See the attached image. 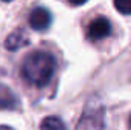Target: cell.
Returning a JSON list of instances; mask_svg holds the SVG:
<instances>
[{
  "mask_svg": "<svg viewBox=\"0 0 131 130\" xmlns=\"http://www.w3.org/2000/svg\"><path fill=\"white\" fill-rule=\"evenodd\" d=\"M17 106V97L14 95V92L0 84V109H14Z\"/></svg>",
  "mask_w": 131,
  "mask_h": 130,
  "instance_id": "obj_6",
  "label": "cell"
},
{
  "mask_svg": "<svg viewBox=\"0 0 131 130\" xmlns=\"http://www.w3.org/2000/svg\"><path fill=\"white\" fill-rule=\"evenodd\" d=\"M40 130H66V124L58 116H46L41 121Z\"/></svg>",
  "mask_w": 131,
  "mask_h": 130,
  "instance_id": "obj_7",
  "label": "cell"
},
{
  "mask_svg": "<svg viewBox=\"0 0 131 130\" xmlns=\"http://www.w3.org/2000/svg\"><path fill=\"white\" fill-rule=\"evenodd\" d=\"M130 127H131V116H130Z\"/></svg>",
  "mask_w": 131,
  "mask_h": 130,
  "instance_id": "obj_10",
  "label": "cell"
},
{
  "mask_svg": "<svg viewBox=\"0 0 131 130\" xmlns=\"http://www.w3.org/2000/svg\"><path fill=\"white\" fill-rule=\"evenodd\" d=\"M111 32V23L107 17H96L87 26V38L92 41H99Z\"/></svg>",
  "mask_w": 131,
  "mask_h": 130,
  "instance_id": "obj_3",
  "label": "cell"
},
{
  "mask_svg": "<svg viewBox=\"0 0 131 130\" xmlns=\"http://www.w3.org/2000/svg\"><path fill=\"white\" fill-rule=\"evenodd\" d=\"M104 107L98 106L95 107L93 104H89L79 118L76 129L75 130H102L104 129Z\"/></svg>",
  "mask_w": 131,
  "mask_h": 130,
  "instance_id": "obj_2",
  "label": "cell"
},
{
  "mask_svg": "<svg viewBox=\"0 0 131 130\" xmlns=\"http://www.w3.org/2000/svg\"><path fill=\"white\" fill-rule=\"evenodd\" d=\"M55 66L57 63L52 54L44 52V51H35L26 57L25 63L21 66V72H23V77L31 84L41 87V86H46L52 80Z\"/></svg>",
  "mask_w": 131,
  "mask_h": 130,
  "instance_id": "obj_1",
  "label": "cell"
},
{
  "mask_svg": "<svg viewBox=\"0 0 131 130\" xmlns=\"http://www.w3.org/2000/svg\"><path fill=\"white\" fill-rule=\"evenodd\" d=\"M52 23V14L47 8L44 6H37L34 8L29 14V26L34 31H44L50 26Z\"/></svg>",
  "mask_w": 131,
  "mask_h": 130,
  "instance_id": "obj_4",
  "label": "cell"
},
{
  "mask_svg": "<svg viewBox=\"0 0 131 130\" xmlns=\"http://www.w3.org/2000/svg\"><path fill=\"white\" fill-rule=\"evenodd\" d=\"M28 44H29V37L25 32V29H17V31L11 32L5 41V48L11 52H15V51H18Z\"/></svg>",
  "mask_w": 131,
  "mask_h": 130,
  "instance_id": "obj_5",
  "label": "cell"
},
{
  "mask_svg": "<svg viewBox=\"0 0 131 130\" xmlns=\"http://www.w3.org/2000/svg\"><path fill=\"white\" fill-rule=\"evenodd\" d=\"M0 130H14V129H11L9 126H0Z\"/></svg>",
  "mask_w": 131,
  "mask_h": 130,
  "instance_id": "obj_9",
  "label": "cell"
},
{
  "mask_svg": "<svg viewBox=\"0 0 131 130\" xmlns=\"http://www.w3.org/2000/svg\"><path fill=\"white\" fill-rule=\"evenodd\" d=\"M114 8L125 15H131V0H116Z\"/></svg>",
  "mask_w": 131,
  "mask_h": 130,
  "instance_id": "obj_8",
  "label": "cell"
}]
</instances>
